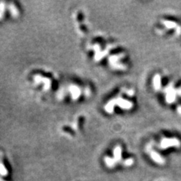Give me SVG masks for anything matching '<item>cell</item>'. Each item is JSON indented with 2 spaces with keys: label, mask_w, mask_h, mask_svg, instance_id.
Instances as JSON below:
<instances>
[{
  "label": "cell",
  "mask_w": 181,
  "mask_h": 181,
  "mask_svg": "<svg viewBox=\"0 0 181 181\" xmlns=\"http://www.w3.org/2000/svg\"><path fill=\"white\" fill-rule=\"evenodd\" d=\"M92 94L91 85L80 80L71 79L63 82L58 91V98L60 101L78 103L85 100Z\"/></svg>",
  "instance_id": "obj_1"
},
{
  "label": "cell",
  "mask_w": 181,
  "mask_h": 181,
  "mask_svg": "<svg viewBox=\"0 0 181 181\" xmlns=\"http://www.w3.org/2000/svg\"><path fill=\"white\" fill-rule=\"evenodd\" d=\"M30 83L32 88L42 93H49L55 90L57 84L55 75L44 70H35L30 75Z\"/></svg>",
  "instance_id": "obj_2"
},
{
  "label": "cell",
  "mask_w": 181,
  "mask_h": 181,
  "mask_svg": "<svg viewBox=\"0 0 181 181\" xmlns=\"http://www.w3.org/2000/svg\"><path fill=\"white\" fill-rule=\"evenodd\" d=\"M116 106H118L124 110H130L132 109L134 104L131 101L123 98L121 97L120 94H119L116 97H112L108 100L102 108H103L104 112L107 114H112L115 111Z\"/></svg>",
  "instance_id": "obj_3"
},
{
  "label": "cell",
  "mask_w": 181,
  "mask_h": 181,
  "mask_svg": "<svg viewBox=\"0 0 181 181\" xmlns=\"http://www.w3.org/2000/svg\"><path fill=\"white\" fill-rule=\"evenodd\" d=\"M21 14V8L16 3L12 2H0V21L5 19L18 18Z\"/></svg>",
  "instance_id": "obj_4"
},
{
  "label": "cell",
  "mask_w": 181,
  "mask_h": 181,
  "mask_svg": "<svg viewBox=\"0 0 181 181\" xmlns=\"http://www.w3.org/2000/svg\"><path fill=\"white\" fill-rule=\"evenodd\" d=\"M181 145L180 140L175 137L172 138H163L160 142L161 149H168L170 147H180Z\"/></svg>",
  "instance_id": "obj_5"
},
{
  "label": "cell",
  "mask_w": 181,
  "mask_h": 181,
  "mask_svg": "<svg viewBox=\"0 0 181 181\" xmlns=\"http://www.w3.org/2000/svg\"><path fill=\"white\" fill-rule=\"evenodd\" d=\"M165 91L166 92V97H165V100L168 103H173L174 101H176L177 99V90H174L173 89L172 85H170L168 87L165 88Z\"/></svg>",
  "instance_id": "obj_6"
},
{
  "label": "cell",
  "mask_w": 181,
  "mask_h": 181,
  "mask_svg": "<svg viewBox=\"0 0 181 181\" xmlns=\"http://www.w3.org/2000/svg\"><path fill=\"white\" fill-rule=\"evenodd\" d=\"M150 157L157 164H159V165H164L165 164V161L164 159V158L159 153H158L157 152L152 151L150 153Z\"/></svg>",
  "instance_id": "obj_7"
},
{
  "label": "cell",
  "mask_w": 181,
  "mask_h": 181,
  "mask_svg": "<svg viewBox=\"0 0 181 181\" xmlns=\"http://www.w3.org/2000/svg\"><path fill=\"white\" fill-rule=\"evenodd\" d=\"M153 88L156 91H159L162 88V79H161V75L159 74H156L153 77Z\"/></svg>",
  "instance_id": "obj_8"
},
{
  "label": "cell",
  "mask_w": 181,
  "mask_h": 181,
  "mask_svg": "<svg viewBox=\"0 0 181 181\" xmlns=\"http://www.w3.org/2000/svg\"><path fill=\"white\" fill-rule=\"evenodd\" d=\"M122 147L120 146H116L113 149V156H114V159L115 160L113 161L112 162V166L115 165V161H120L122 159Z\"/></svg>",
  "instance_id": "obj_9"
},
{
  "label": "cell",
  "mask_w": 181,
  "mask_h": 181,
  "mask_svg": "<svg viewBox=\"0 0 181 181\" xmlns=\"http://www.w3.org/2000/svg\"><path fill=\"white\" fill-rule=\"evenodd\" d=\"M162 23L163 24V25L165 26L166 28L168 29H173L177 27V24H176L175 22L171 21H167V20H164V21H162Z\"/></svg>",
  "instance_id": "obj_10"
},
{
  "label": "cell",
  "mask_w": 181,
  "mask_h": 181,
  "mask_svg": "<svg viewBox=\"0 0 181 181\" xmlns=\"http://www.w3.org/2000/svg\"><path fill=\"white\" fill-rule=\"evenodd\" d=\"M133 162H134V160H133L132 159H128L124 162V165H125V166H130V165H132Z\"/></svg>",
  "instance_id": "obj_11"
},
{
  "label": "cell",
  "mask_w": 181,
  "mask_h": 181,
  "mask_svg": "<svg viewBox=\"0 0 181 181\" xmlns=\"http://www.w3.org/2000/svg\"><path fill=\"white\" fill-rule=\"evenodd\" d=\"M177 112L180 114V115H181V105H179V106H177Z\"/></svg>",
  "instance_id": "obj_12"
},
{
  "label": "cell",
  "mask_w": 181,
  "mask_h": 181,
  "mask_svg": "<svg viewBox=\"0 0 181 181\" xmlns=\"http://www.w3.org/2000/svg\"><path fill=\"white\" fill-rule=\"evenodd\" d=\"M177 34H179V35L181 33V27H177Z\"/></svg>",
  "instance_id": "obj_13"
},
{
  "label": "cell",
  "mask_w": 181,
  "mask_h": 181,
  "mask_svg": "<svg viewBox=\"0 0 181 181\" xmlns=\"http://www.w3.org/2000/svg\"><path fill=\"white\" fill-rule=\"evenodd\" d=\"M177 94H178V95L181 96V87L180 88V89H177Z\"/></svg>",
  "instance_id": "obj_14"
}]
</instances>
